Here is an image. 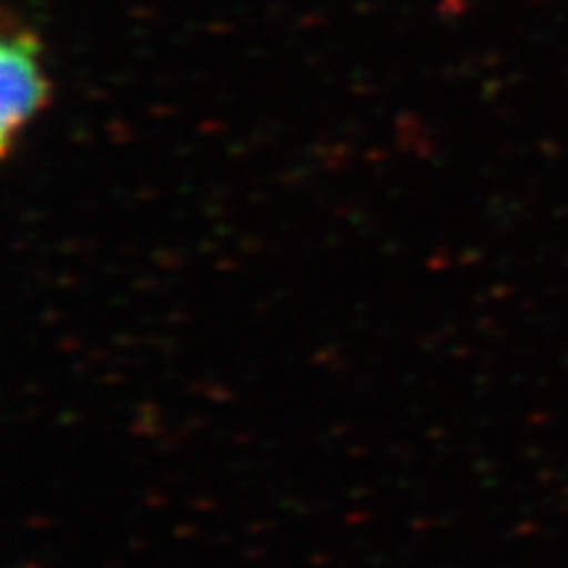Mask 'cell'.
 <instances>
[{
    "label": "cell",
    "mask_w": 568,
    "mask_h": 568,
    "mask_svg": "<svg viewBox=\"0 0 568 568\" xmlns=\"http://www.w3.org/2000/svg\"><path fill=\"white\" fill-rule=\"evenodd\" d=\"M0 84H3L0 132H3V148L9 151L13 138L40 111L48 92L40 63V45L30 34L19 32L3 40V48H0Z\"/></svg>",
    "instance_id": "6da1fadb"
}]
</instances>
